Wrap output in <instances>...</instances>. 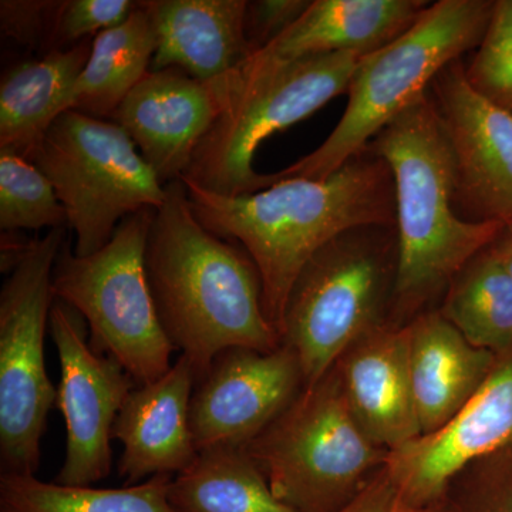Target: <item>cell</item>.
<instances>
[{"instance_id": "1", "label": "cell", "mask_w": 512, "mask_h": 512, "mask_svg": "<svg viewBox=\"0 0 512 512\" xmlns=\"http://www.w3.org/2000/svg\"><path fill=\"white\" fill-rule=\"evenodd\" d=\"M184 183L198 221L255 262L279 336L293 286L320 249L349 229L396 227L392 170L369 148L323 180H278L255 194L224 197Z\"/></svg>"}, {"instance_id": "2", "label": "cell", "mask_w": 512, "mask_h": 512, "mask_svg": "<svg viewBox=\"0 0 512 512\" xmlns=\"http://www.w3.org/2000/svg\"><path fill=\"white\" fill-rule=\"evenodd\" d=\"M146 271L161 325L197 382L225 350L281 348L255 262L198 221L183 180L165 184L148 232Z\"/></svg>"}, {"instance_id": "3", "label": "cell", "mask_w": 512, "mask_h": 512, "mask_svg": "<svg viewBox=\"0 0 512 512\" xmlns=\"http://www.w3.org/2000/svg\"><path fill=\"white\" fill-rule=\"evenodd\" d=\"M392 170L396 192L394 302L414 311L447 291L458 272L504 231L471 222L456 208L453 153L430 94L407 107L367 146Z\"/></svg>"}, {"instance_id": "4", "label": "cell", "mask_w": 512, "mask_h": 512, "mask_svg": "<svg viewBox=\"0 0 512 512\" xmlns=\"http://www.w3.org/2000/svg\"><path fill=\"white\" fill-rule=\"evenodd\" d=\"M494 0H439L389 45L360 57L338 126L315 151L272 175L323 180L365 151L387 124L424 94L441 72L477 49Z\"/></svg>"}, {"instance_id": "5", "label": "cell", "mask_w": 512, "mask_h": 512, "mask_svg": "<svg viewBox=\"0 0 512 512\" xmlns=\"http://www.w3.org/2000/svg\"><path fill=\"white\" fill-rule=\"evenodd\" d=\"M360 57L335 53L295 62L239 64L220 79L224 111L195 151L183 180L224 197L271 187V174L254 168L262 141L348 93Z\"/></svg>"}, {"instance_id": "6", "label": "cell", "mask_w": 512, "mask_h": 512, "mask_svg": "<svg viewBox=\"0 0 512 512\" xmlns=\"http://www.w3.org/2000/svg\"><path fill=\"white\" fill-rule=\"evenodd\" d=\"M397 269L396 227L343 232L313 256L286 306L282 345L298 356L303 387L316 384L370 330L382 325Z\"/></svg>"}, {"instance_id": "7", "label": "cell", "mask_w": 512, "mask_h": 512, "mask_svg": "<svg viewBox=\"0 0 512 512\" xmlns=\"http://www.w3.org/2000/svg\"><path fill=\"white\" fill-rule=\"evenodd\" d=\"M276 498L298 512H336L386 463L350 412L338 373L303 387L247 446Z\"/></svg>"}, {"instance_id": "8", "label": "cell", "mask_w": 512, "mask_h": 512, "mask_svg": "<svg viewBox=\"0 0 512 512\" xmlns=\"http://www.w3.org/2000/svg\"><path fill=\"white\" fill-rule=\"evenodd\" d=\"M156 210L121 222L106 247L77 256L69 239L53 269L56 301L87 320L90 346L111 357L134 382H156L171 369L173 343L158 318L148 284L146 248Z\"/></svg>"}, {"instance_id": "9", "label": "cell", "mask_w": 512, "mask_h": 512, "mask_svg": "<svg viewBox=\"0 0 512 512\" xmlns=\"http://www.w3.org/2000/svg\"><path fill=\"white\" fill-rule=\"evenodd\" d=\"M32 163L55 187L77 256L100 251L127 217L165 200V185L126 131L80 111L53 123Z\"/></svg>"}, {"instance_id": "10", "label": "cell", "mask_w": 512, "mask_h": 512, "mask_svg": "<svg viewBox=\"0 0 512 512\" xmlns=\"http://www.w3.org/2000/svg\"><path fill=\"white\" fill-rule=\"evenodd\" d=\"M69 227L33 239L0 292V463L2 474L35 476L57 389L47 376L45 335L55 305L53 269Z\"/></svg>"}, {"instance_id": "11", "label": "cell", "mask_w": 512, "mask_h": 512, "mask_svg": "<svg viewBox=\"0 0 512 512\" xmlns=\"http://www.w3.org/2000/svg\"><path fill=\"white\" fill-rule=\"evenodd\" d=\"M60 363L55 407L66 424V454L55 483L87 487L110 476L113 427L134 380L87 345L76 312L55 301L49 320Z\"/></svg>"}, {"instance_id": "12", "label": "cell", "mask_w": 512, "mask_h": 512, "mask_svg": "<svg viewBox=\"0 0 512 512\" xmlns=\"http://www.w3.org/2000/svg\"><path fill=\"white\" fill-rule=\"evenodd\" d=\"M429 94L453 153L458 214L511 227L512 113L473 89L463 60L448 64Z\"/></svg>"}, {"instance_id": "13", "label": "cell", "mask_w": 512, "mask_h": 512, "mask_svg": "<svg viewBox=\"0 0 512 512\" xmlns=\"http://www.w3.org/2000/svg\"><path fill=\"white\" fill-rule=\"evenodd\" d=\"M512 448V348L447 424L387 453V473L410 503L439 507L466 468Z\"/></svg>"}, {"instance_id": "14", "label": "cell", "mask_w": 512, "mask_h": 512, "mask_svg": "<svg viewBox=\"0 0 512 512\" xmlns=\"http://www.w3.org/2000/svg\"><path fill=\"white\" fill-rule=\"evenodd\" d=\"M303 389L298 356L288 346L269 353L229 349L195 384L190 404L198 451L247 447L268 429Z\"/></svg>"}, {"instance_id": "15", "label": "cell", "mask_w": 512, "mask_h": 512, "mask_svg": "<svg viewBox=\"0 0 512 512\" xmlns=\"http://www.w3.org/2000/svg\"><path fill=\"white\" fill-rule=\"evenodd\" d=\"M220 79L200 82L180 69L150 70L114 113L161 183L183 180L195 151L225 106Z\"/></svg>"}, {"instance_id": "16", "label": "cell", "mask_w": 512, "mask_h": 512, "mask_svg": "<svg viewBox=\"0 0 512 512\" xmlns=\"http://www.w3.org/2000/svg\"><path fill=\"white\" fill-rule=\"evenodd\" d=\"M197 375L187 357H178L156 382L134 387L113 427L123 444L119 474L127 484L144 478L177 476L198 457L190 424Z\"/></svg>"}, {"instance_id": "17", "label": "cell", "mask_w": 512, "mask_h": 512, "mask_svg": "<svg viewBox=\"0 0 512 512\" xmlns=\"http://www.w3.org/2000/svg\"><path fill=\"white\" fill-rule=\"evenodd\" d=\"M353 417L377 446L392 451L421 436L410 373V329L380 325L336 366Z\"/></svg>"}, {"instance_id": "18", "label": "cell", "mask_w": 512, "mask_h": 512, "mask_svg": "<svg viewBox=\"0 0 512 512\" xmlns=\"http://www.w3.org/2000/svg\"><path fill=\"white\" fill-rule=\"evenodd\" d=\"M429 6L426 0H312L292 28L247 60L275 64L335 53L367 56L412 28Z\"/></svg>"}, {"instance_id": "19", "label": "cell", "mask_w": 512, "mask_h": 512, "mask_svg": "<svg viewBox=\"0 0 512 512\" xmlns=\"http://www.w3.org/2000/svg\"><path fill=\"white\" fill-rule=\"evenodd\" d=\"M157 50L151 70L180 69L211 83L252 55L245 37L248 0H144Z\"/></svg>"}, {"instance_id": "20", "label": "cell", "mask_w": 512, "mask_h": 512, "mask_svg": "<svg viewBox=\"0 0 512 512\" xmlns=\"http://www.w3.org/2000/svg\"><path fill=\"white\" fill-rule=\"evenodd\" d=\"M410 329V373L421 436L440 430L481 389L497 355L478 349L439 311L421 313Z\"/></svg>"}, {"instance_id": "21", "label": "cell", "mask_w": 512, "mask_h": 512, "mask_svg": "<svg viewBox=\"0 0 512 512\" xmlns=\"http://www.w3.org/2000/svg\"><path fill=\"white\" fill-rule=\"evenodd\" d=\"M93 40L10 67L0 82V151L32 161L47 131L70 110Z\"/></svg>"}, {"instance_id": "22", "label": "cell", "mask_w": 512, "mask_h": 512, "mask_svg": "<svg viewBox=\"0 0 512 512\" xmlns=\"http://www.w3.org/2000/svg\"><path fill=\"white\" fill-rule=\"evenodd\" d=\"M156 50L153 20L138 2L126 22L94 37L89 59L73 87L70 110L113 119L128 93L150 72Z\"/></svg>"}, {"instance_id": "23", "label": "cell", "mask_w": 512, "mask_h": 512, "mask_svg": "<svg viewBox=\"0 0 512 512\" xmlns=\"http://www.w3.org/2000/svg\"><path fill=\"white\" fill-rule=\"evenodd\" d=\"M168 500L177 512H298L276 498L244 446L200 450L171 480Z\"/></svg>"}, {"instance_id": "24", "label": "cell", "mask_w": 512, "mask_h": 512, "mask_svg": "<svg viewBox=\"0 0 512 512\" xmlns=\"http://www.w3.org/2000/svg\"><path fill=\"white\" fill-rule=\"evenodd\" d=\"M439 312L478 349L512 348V275L493 245L458 272Z\"/></svg>"}, {"instance_id": "25", "label": "cell", "mask_w": 512, "mask_h": 512, "mask_svg": "<svg viewBox=\"0 0 512 512\" xmlns=\"http://www.w3.org/2000/svg\"><path fill=\"white\" fill-rule=\"evenodd\" d=\"M173 477H151L124 488H97L2 474L0 512H177L168 500Z\"/></svg>"}, {"instance_id": "26", "label": "cell", "mask_w": 512, "mask_h": 512, "mask_svg": "<svg viewBox=\"0 0 512 512\" xmlns=\"http://www.w3.org/2000/svg\"><path fill=\"white\" fill-rule=\"evenodd\" d=\"M63 227H69V220L49 178L32 161L0 151L2 232Z\"/></svg>"}, {"instance_id": "27", "label": "cell", "mask_w": 512, "mask_h": 512, "mask_svg": "<svg viewBox=\"0 0 512 512\" xmlns=\"http://www.w3.org/2000/svg\"><path fill=\"white\" fill-rule=\"evenodd\" d=\"M466 76L476 92L512 113V0H494L483 40L466 64Z\"/></svg>"}, {"instance_id": "28", "label": "cell", "mask_w": 512, "mask_h": 512, "mask_svg": "<svg viewBox=\"0 0 512 512\" xmlns=\"http://www.w3.org/2000/svg\"><path fill=\"white\" fill-rule=\"evenodd\" d=\"M446 512H512V448L477 461L451 484Z\"/></svg>"}, {"instance_id": "29", "label": "cell", "mask_w": 512, "mask_h": 512, "mask_svg": "<svg viewBox=\"0 0 512 512\" xmlns=\"http://www.w3.org/2000/svg\"><path fill=\"white\" fill-rule=\"evenodd\" d=\"M138 2L130 0H64L52 36V50L76 46L130 18Z\"/></svg>"}, {"instance_id": "30", "label": "cell", "mask_w": 512, "mask_h": 512, "mask_svg": "<svg viewBox=\"0 0 512 512\" xmlns=\"http://www.w3.org/2000/svg\"><path fill=\"white\" fill-rule=\"evenodd\" d=\"M63 2L50 0H2L0 30L19 45L30 47L52 43L56 20Z\"/></svg>"}, {"instance_id": "31", "label": "cell", "mask_w": 512, "mask_h": 512, "mask_svg": "<svg viewBox=\"0 0 512 512\" xmlns=\"http://www.w3.org/2000/svg\"><path fill=\"white\" fill-rule=\"evenodd\" d=\"M312 0H252L245 10V37L252 55L292 28Z\"/></svg>"}, {"instance_id": "32", "label": "cell", "mask_w": 512, "mask_h": 512, "mask_svg": "<svg viewBox=\"0 0 512 512\" xmlns=\"http://www.w3.org/2000/svg\"><path fill=\"white\" fill-rule=\"evenodd\" d=\"M336 512H446L439 507H420L410 503L384 466L369 478L359 493Z\"/></svg>"}, {"instance_id": "33", "label": "cell", "mask_w": 512, "mask_h": 512, "mask_svg": "<svg viewBox=\"0 0 512 512\" xmlns=\"http://www.w3.org/2000/svg\"><path fill=\"white\" fill-rule=\"evenodd\" d=\"M33 241H23L16 232L2 234V272L12 274L28 254Z\"/></svg>"}, {"instance_id": "34", "label": "cell", "mask_w": 512, "mask_h": 512, "mask_svg": "<svg viewBox=\"0 0 512 512\" xmlns=\"http://www.w3.org/2000/svg\"><path fill=\"white\" fill-rule=\"evenodd\" d=\"M493 247L512 275V225L504 228L500 237L494 242Z\"/></svg>"}]
</instances>
